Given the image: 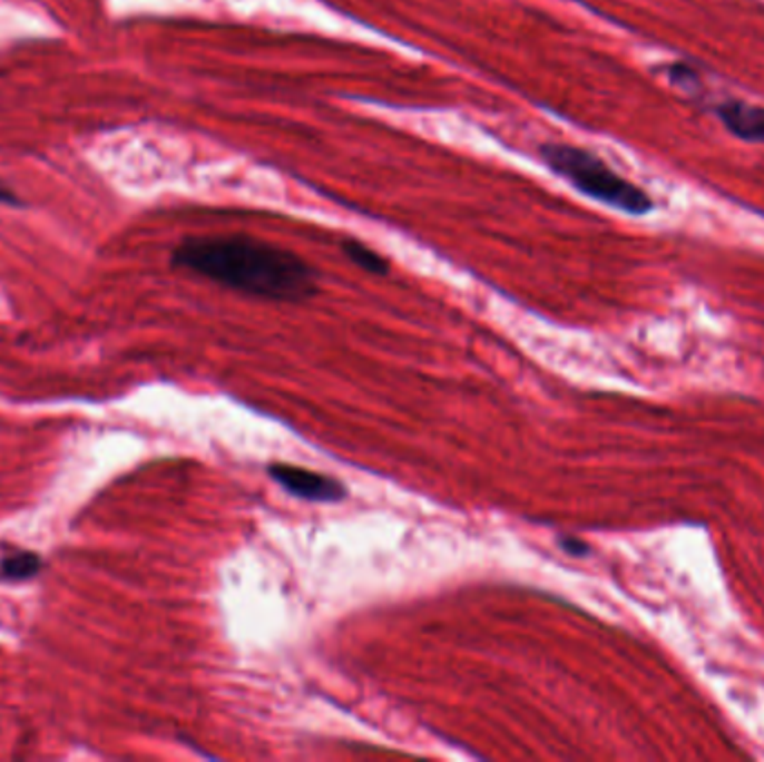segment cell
Returning <instances> with one entry per match:
<instances>
[{"mask_svg": "<svg viewBox=\"0 0 764 762\" xmlns=\"http://www.w3.org/2000/svg\"><path fill=\"white\" fill-rule=\"evenodd\" d=\"M717 117L737 139L751 144H764V108L746 101H724L717 108Z\"/></svg>", "mask_w": 764, "mask_h": 762, "instance_id": "4", "label": "cell"}, {"mask_svg": "<svg viewBox=\"0 0 764 762\" xmlns=\"http://www.w3.org/2000/svg\"><path fill=\"white\" fill-rule=\"evenodd\" d=\"M170 262L175 268L262 300L302 302L317 291V273L308 262L248 235L186 237Z\"/></svg>", "mask_w": 764, "mask_h": 762, "instance_id": "1", "label": "cell"}, {"mask_svg": "<svg viewBox=\"0 0 764 762\" xmlns=\"http://www.w3.org/2000/svg\"><path fill=\"white\" fill-rule=\"evenodd\" d=\"M344 255L360 268H364L366 273H375V275H388L390 273V262L382 257L380 253H375L373 248L364 246L357 240H346L342 244Z\"/></svg>", "mask_w": 764, "mask_h": 762, "instance_id": "6", "label": "cell"}, {"mask_svg": "<svg viewBox=\"0 0 764 762\" xmlns=\"http://www.w3.org/2000/svg\"><path fill=\"white\" fill-rule=\"evenodd\" d=\"M268 475L275 483H280L286 492L293 497L306 499V501H317V504H331V501H342L346 497V490L340 481L304 470L297 466H286V463H275L268 468Z\"/></svg>", "mask_w": 764, "mask_h": 762, "instance_id": "3", "label": "cell"}, {"mask_svg": "<svg viewBox=\"0 0 764 762\" xmlns=\"http://www.w3.org/2000/svg\"><path fill=\"white\" fill-rule=\"evenodd\" d=\"M0 204H8V206H23V202L19 199V195L14 190H10L3 182H0Z\"/></svg>", "mask_w": 764, "mask_h": 762, "instance_id": "8", "label": "cell"}, {"mask_svg": "<svg viewBox=\"0 0 764 762\" xmlns=\"http://www.w3.org/2000/svg\"><path fill=\"white\" fill-rule=\"evenodd\" d=\"M559 546H561L564 553H568V555H572V557H586V555L590 553V548H588L584 541L575 539V537H561V539H559Z\"/></svg>", "mask_w": 764, "mask_h": 762, "instance_id": "7", "label": "cell"}, {"mask_svg": "<svg viewBox=\"0 0 764 762\" xmlns=\"http://www.w3.org/2000/svg\"><path fill=\"white\" fill-rule=\"evenodd\" d=\"M43 559L30 550H12L0 559V575L12 582H26L41 573Z\"/></svg>", "mask_w": 764, "mask_h": 762, "instance_id": "5", "label": "cell"}, {"mask_svg": "<svg viewBox=\"0 0 764 762\" xmlns=\"http://www.w3.org/2000/svg\"><path fill=\"white\" fill-rule=\"evenodd\" d=\"M541 159L546 166L572 184L586 197L606 204L615 211L628 215H646L655 208L650 195L615 173L604 159L590 150L566 146V144H546L541 146Z\"/></svg>", "mask_w": 764, "mask_h": 762, "instance_id": "2", "label": "cell"}]
</instances>
